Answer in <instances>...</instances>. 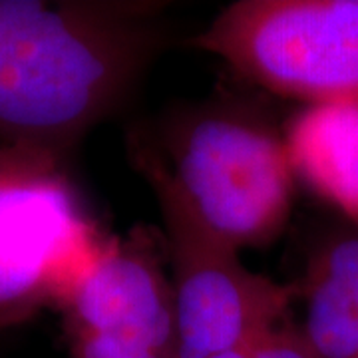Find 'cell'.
I'll return each instance as SVG.
<instances>
[{
	"mask_svg": "<svg viewBox=\"0 0 358 358\" xmlns=\"http://www.w3.org/2000/svg\"><path fill=\"white\" fill-rule=\"evenodd\" d=\"M255 358H317L308 348L301 327L291 319V315L268 331Z\"/></svg>",
	"mask_w": 358,
	"mask_h": 358,
	"instance_id": "30bf717a",
	"label": "cell"
},
{
	"mask_svg": "<svg viewBox=\"0 0 358 358\" xmlns=\"http://www.w3.org/2000/svg\"><path fill=\"white\" fill-rule=\"evenodd\" d=\"M166 233L136 225L106 235L60 313L64 331L140 338L176 352L173 289L167 277Z\"/></svg>",
	"mask_w": 358,
	"mask_h": 358,
	"instance_id": "8992f818",
	"label": "cell"
},
{
	"mask_svg": "<svg viewBox=\"0 0 358 358\" xmlns=\"http://www.w3.org/2000/svg\"><path fill=\"white\" fill-rule=\"evenodd\" d=\"M64 336L72 358H178L173 350L129 336L84 331H64Z\"/></svg>",
	"mask_w": 358,
	"mask_h": 358,
	"instance_id": "9c48e42d",
	"label": "cell"
},
{
	"mask_svg": "<svg viewBox=\"0 0 358 358\" xmlns=\"http://www.w3.org/2000/svg\"><path fill=\"white\" fill-rule=\"evenodd\" d=\"M145 181L166 223L178 358H209L289 317L299 282L247 268L239 251L205 233L166 183Z\"/></svg>",
	"mask_w": 358,
	"mask_h": 358,
	"instance_id": "5b68a950",
	"label": "cell"
},
{
	"mask_svg": "<svg viewBox=\"0 0 358 358\" xmlns=\"http://www.w3.org/2000/svg\"><path fill=\"white\" fill-rule=\"evenodd\" d=\"M103 239L60 155L0 143V331L60 308Z\"/></svg>",
	"mask_w": 358,
	"mask_h": 358,
	"instance_id": "3957f363",
	"label": "cell"
},
{
	"mask_svg": "<svg viewBox=\"0 0 358 358\" xmlns=\"http://www.w3.org/2000/svg\"><path fill=\"white\" fill-rule=\"evenodd\" d=\"M282 134L294 178L358 223V103L307 106Z\"/></svg>",
	"mask_w": 358,
	"mask_h": 358,
	"instance_id": "52a82bcc",
	"label": "cell"
},
{
	"mask_svg": "<svg viewBox=\"0 0 358 358\" xmlns=\"http://www.w3.org/2000/svg\"><path fill=\"white\" fill-rule=\"evenodd\" d=\"M141 2L0 0V141L64 155L157 46Z\"/></svg>",
	"mask_w": 358,
	"mask_h": 358,
	"instance_id": "6da1fadb",
	"label": "cell"
},
{
	"mask_svg": "<svg viewBox=\"0 0 358 358\" xmlns=\"http://www.w3.org/2000/svg\"><path fill=\"white\" fill-rule=\"evenodd\" d=\"M187 44L285 98L358 103V0H237Z\"/></svg>",
	"mask_w": 358,
	"mask_h": 358,
	"instance_id": "277c9868",
	"label": "cell"
},
{
	"mask_svg": "<svg viewBox=\"0 0 358 358\" xmlns=\"http://www.w3.org/2000/svg\"><path fill=\"white\" fill-rule=\"evenodd\" d=\"M267 333L249 336L243 343L231 346V348H225V350H221L217 355H211L209 358H255L257 350H259V346H261V341H263V336Z\"/></svg>",
	"mask_w": 358,
	"mask_h": 358,
	"instance_id": "8fae6325",
	"label": "cell"
},
{
	"mask_svg": "<svg viewBox=\"0 0 358 358\" xmlns=\"http://www.w3.org/2000/svg\"><path fill=\"white\" fill-rule=\"evenodd\" d=\"M301 333L317 358H358V233L329 239L299 282Z\"/></svg>",
	"mask_w": 358,
	"mask_h": 358,
	"instance_id": "ba28073f",
	"label": "cell"
},
{
	"mask_svg": "<svg viewBox=\"0 0 358 358\" xmlns=\"http://www.w3.org/2000/svg\"><path fill=\"white\" fill-rule=\"evenodd\" d=\"M128 155L235 251L267 247L289 223L296 178L285 134L247 100L217 96L176 110L154 138L129 134Z\"/></svg>",
	"mask_w": 358,
	"mask_h": 358,
	"instance_id": "7a4b0ae2",
	"label": "cell"
}]
</instances>
